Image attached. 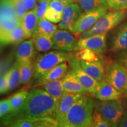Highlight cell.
<instances>
[{
  "label": "cell",
  "mask_w": 127,
  "mask_h": 127,
  "mask_svg": "<svg viewBox=\"0 0 127 127\" xmlns=\"http://www.w3.org/2000/svg\"><path fill=\"white\" fill-rule=\"evenodd\" d=\"M0 70H1V68H0ZM0 72H1V71H0Z\"/></svg>",
  "instance_id": "46"
},
{
  "label": "cell",
  "mask_w": 127,
  "mask_h": 127,
  "mask_svg": "<svg viewBox=\"0 0 127 127\" xmlns=\"http://www.w3.org/2000/svg\"><path fill=\"white\" fill-rule=\"evenodd\" d=\"M29 94L28 89L24 88L21 90L8 98L9 106H10V112H15L22 107L25 99Z\"/></svg>",
  "instance_id": "23"
},
{
  "label": "cell",
  "mask_w": 127,
  "mask_h": 127,
  "mask_svg": "<svg viewBox=\"0 0 127 127\" xmlns=\"http://www.w3.org/2000/svg\"><path fill=\"white\" fill-rule=\"evenodd\" d=\"M99 55L95 53L93 51L89 49H83V50L78 51L75 54V57L80 60H84L86 61H94L100 60Z\"/></svg>",
  "instance_id": "31"
},
{
  "label": "cell",
  "mask_w": 127,
  "mask_h": 127,
  "mask_svg": "<svg viewBox=\"0 0 127 127\" xmlns=\"http://www.w3.org/2000/svg\"><path fill=\"white\" fill-rule=\"evenodd\" d=\"M55 101L43 88L31 90L22 107L15 112H9L4 120L36 119L45 117L54 118Z\"/></svg>",
  "instance_id": "1"
},
{
  "label": "cell",
  "mask_w": 127,
  "mask_h": 127,
  "mask_svg": "<svg viewBox=\"0 0 127 127\" xmlns=\"http://www.w3.org/2000/svg\"><path fill=\"white\" fill-rule=\"evenodd\" d=\"M47 1H48V2H50V1H51V0H47Z\"/></svg>",
  "instance_id": "45"
},
{
  "label": "cell",
  "mask_w": 127,
  "mask_h": 127,
  "mask_svg": "<svg viewBox=\"0 0 127 127\" xmlns=\"http://www.w3.org/2000/svg\"><path fill=\"white\" fill-rule=\"evenodd\" d=\"M11 2L19 18L21 21L22 19L27 12L24 5L23 0H11Z\"/></svg>",
  "instance_id": "35"
},
{
  "label": "cell",
  "mask_w": 127,
  "mask_h": 127,
  "mask_svg": "<svg viewBox=\"0 0 127 127\" xmlns=\"http://www.w3.org/2000/svg\"><path fill=\"white\" fill-rule=\"evenodd\" d=\"M72 57V54L60 50L52 51L39 55L34 63V79H38L61 63L70 61Z\"/></svg>",
  "instance_id": "3"
},
{
  "label": "cell",
  "mask_w": 127,
  "mask_h": 127,
  "mask_svg": "<svg viewBox=\"0 0 127 127\" xmlns=\"http://www.w3.org/2000/svg\"><path fill=\"white\" fill-rule=\"evenodd\" d=\"M82 95L84 94L64 92L61 99L57 104L54 114V118L58 121L59 124L65 118L71 106Z\"/></svg>",
  "instance_id": "14"
},
{
  "label": "cell",
  "mask_w": 127,
  "mask_h": 127,
  "mask_svg": "<svg viewBox=\"0 0 127 127\" xmlns=\"http://www.w3.org/2000/svg\"><path fill=\"white\" fill-rule=\"evenodd\" d=\"M21 75V84L27 85L34 74V64L32 61H18Z\"/></svg>",
  "instance_id": "24"
},
{
  "label": "cell",
  "mask_w": 127,
  "mask_h": 127,
  "mask_svg": "<svg viewBox=\"0 0 127 127\" xmlns=\"http://www.w3.org/2000/svg\"><path fill=\"white\" fill-rule=\"evenodd\" d=\"M80 63L82 69L88 75L98 81L103 80L105 76V69L101 60L90 62L80 60Z\"/></svg>",
  "instance_id": "18"
},
{
  "label": "cell",
  "mask_w": 127,
  "mask_h": 127,
  "mask_svg": "<svg viewBox=\"0 0 127 127\" xmlns=\"http://www.w3.org/2000/svg\"><path fill=\"white\" fill-rule=\"evenodd\" d=\"M63 13L60 12L52 8L48 7L46 11L44 18L53 23H60L62 20Z\"/></svg>",
  "instance_id": "32"
},
{
  "label": "cell",
  "mask_w": 127,
  "mask_h": 127,
  "mask_svg": "<svg viewBox=\"0 0 127 127\" xmlns=\"http://www.w3.org/2000/svg\"><path fill=\"white\" fill-rule=\"evenodd\" d=\"M60 1L63 2L64 4H65L66 5L75 2V0H60Z\"/></svg>",
  "instance_id": "42"
},
{
  "label": "cell",
  "mask_w": 127,
  "mask_h": 127,
  "mask_svg": "<svg viewBox=\"0 0 127 127\" xmlns=\"http://www.w3.org/2000/svg\"><path fill=\"white\" fill-rule=\"evenodd\" d=\"M25 39L24 31L21 24L14 29L3 40L0 42V45H7L9 44H17L21 42Z\"/></svg>",
  "instance_id": "28"
},
{
  "label": "cell",
  "mask_w": 127,
  "mask_h": 127,
  "mask_svg": "<svg viewBox=\"0 0 127 127\" xmlns=\"http://www.w3.org/2000/svg\"><path fill=\"white\" fill-rule=\"evenodd\" d=\"M37 1L38 0H23L24 7L27 12L33 9L37 4Z\"/></svg>",
  "instance_id": "40"
},
{
  "label": "cell",
  "mask_w": 127,
  "mask_h": 127,
  "mask_svg": "<svg viewBox=\"0 0 127 127\" xmlns=\"http://www.w3.org/2000/svg\"><path fill=\"white\" fill-rule=\"evenodd\" d=\"M123 105H124V107L125 109L127 110V99H125L124 101H123Z\"/></svg>",
  "instance_id": "43"
},
{
  "label": "cell",
  "mask_w": 127,
  "mask_h": 127,
  "mask_svg": "<svg viewBox=\"0 0 127 127\" xmlns=\"http://www.w3.org/2000/svg\"><path fill=\"white\" fill-rule=\"evenodd\" d=\"M38 21L35 8L26 12L21 21L24 31L25 39L30 38L33 36L37 27Z\"/></svg>",
  "instance_id": "19"
},
{
  "label": "cell",
  "mask_w": 127,
  "mask_h": 127,
  "mask_svg": "<svg viewBox=\"0 0 127 127\" xmlns=\"http://www.w3.org/2000/svg\"><path fill=\"white\" fill-rule=\"evenodd\" d=\"M8 91L13 90L21 84V75L19 63L16 61L7 72Z\"/></svg>",
  "instance_id": "26"
},
{
  "label": "cell",
  "mask_w": 127,
  "mask_h": 127,
  "mask_svg": "<svg viewBox=\"0 0 127 127\" xmlns=\"http://www.w3.org/2000/svg\"><path fill=\"white\" fill-rule=\"evenodd\" d=\"M33 41L35 48L39 52H45L48 51L53 47L52 37L42 35H33Z\"/></svg>",
  "instance_id": "27"
},
{
  "label": "cell",
  "mask_w": 127,
  "mask_h": 127,
  "mask_svg": "<svg viewBox=\"0 0 127 127\" xmlns=\"http://www.w3.org/2000/svg\"><path fill=\"white\" fill-rule=\"evenodd\" d=\"M95 102L93 98L82 95L75 101L59 124L61 127H91Z\"/></svg>",
  "instance_id": "2"
},
{
  "label": "cell",
  "mask_w": 127,
  "mask_h": 127,
  "mask_svg": "<svg viewBox=\"0 0 127 127\" xmlns=\"http://www.w3.org/2000/svg\"><path fill=\"white\" fill-rule=\"evenodd\" d=\"M94 96L99 101H111L120 99L122 93L106 82L105 80H102L99 82Z\"/></svg>",
  "instance_id": "16"
},
{
  "label": "cell",
  "mask_w": 127,
  "mask_h": 127,
  "mask_svg": "<svg viewBox=\"0 0 127 127\" xmlns=\"http://www.w3.org/2000/svg\"><path fill=\"white\" fill-rule=\"evenodd\" d=\"M94 108L99 111L113 127H117L125 112L123 101L120 99L98 101L95 102Z\"/></svg>",
  "instance_id": "6"
},
{
  "label": "cell",
  "mask_w": 127,
  "mask_h": 127,
  "mask_svg": "<svg viewBox=\"0 0 127 127\" xmlns=\"http://www.w3.org/2000/svg\"><path fill=\"white\" fill-rule=\"evenodd\" d=\"M120 52V54H118L116 58V61L127 69V50Z\"/></svg>",
  "instance_id": "39"
},
{
  "label": "cell",
  "mask_w": 127,
  "mask_h": 127,
  "mask_svg": "<svg viewBox=\"0 0 127 127\" xmlns=\"http://www.w3.org/2000/svg\"><path fill=\"white\" fill-rule=\"evenodd\" d=\"M68 71V65L67 61L64 62L52 68L44 75H41L36 79V84L35 86L40 87L42 84L47 82L63 79Z\"/></svg>",
  "instance_id": "15"
},
{
  "label": "cell",
  "mask_w": 127,
  "mask_h": 127,
  "mask_svg": "<svg viewBox=\"0 0 127 127\" xmlns=\"http://www.w3.org/2000/svg\"><path fill=\"white\" fill-rule=\"evenodd\" d=\"M49 2L47 0H38V3L34 8L38 20L44 18L46 11L48 7Z\"/></svg>",
  "instance_id": "34"
},
{
  "label": "cell",
  "mask_w": 127,
  "mask_h": 127,
  "mask_svg": "<svg viewBox=\"0 0 127 127\" xmlns=\"http://www.w3.org/2000/svg\"><path fill=\"white\" fill-rule=\"evenodd\" d=\"M64 91L73 94H85L87 91L78 81L70 71H68L66 75L62 79Z\"/></svg>",
  "instance_id": "21"
},
{
  "label": "cell",
  "mask_w": 127,
  "mask_h": 127,
  "mask_svg": "<svg viewBox=\"0 0 127 127\" xmlns=\"http://www.w3.org/2000/svg\"><path fill=\"white\" fill-rule=\"evenodd\" d=\"M92 127H110L112 126L99 111L94 109L92 118Z\"/></svg>",
  "instance_id": "30"
},
{
  "label": "cell",
  "mask_w": 127,
  "mask_h": 127,
  "mask_svg": "<svg viewBox=\"0 0 127 127\" xmlns=\"http://www.w3.org/2000/svg\"><path fill=\"white\" fill-rule=\"evenodd\" d=\"M110 50L120 52L127 50V23L121 25L113 35Z\"/></svg>",
  "instance_id": "17"
},
{
  "label": "cell",
  "mask_w": 127,
  "mask_h": 127,
  "mask_svg": "<svg viewBox=\"0 0 127 127\" xmlns=\"http://www.w3.org/2000/svg\"><path fill=\"white\" fill-rule=\"evenodd\" d=\"M65 6L66 5L64 4L61 1H60V0H51L49 2L48 7L52 8L57 11L63 13L64 9Z\"/></svg>",
  "instance_id": "37"
},
{
  "label": "cell",
  "mask_w": 127,
  "mask_h": 127,
  "mask_svg": "<svg viewBox=\"0 0 127 127\" xmlns=\"http://www.w3.org/2000/svg\"><path fill=\"white\" fill-rule=\"evenodd\" d=\"M69 64L71 68L69 71L71 74L88 93L94 95L100 81H98L85 72L81 65L80 60L75 56L72 57L69 61Z\"/></svg>",
  "instance_id": "8"
},
{
  "label": "cell",
  "mask_w": 127,
  "mask_h": 127,
  "mask_svg": "<svg viewBox=\"0 0 127 127\" xmlns=\"http://www.w3.org/2000/svg\"><path fill=\"white\" fill-rule=\"evenodd\" d=\"M127 17V9L107 12L97 21L91 29L79 35V38L107 32L115 28Z\"/></svg>",
  "instance_id": "4"
},
{
  "label": "cell",
  "mask_w": 127,
  "mask_h": 127,
  "mask_svg": "<svg viewBox=\"0 0 127 127\" xmlns=\"http://www.w3.org/2000/svg\"><path fill=\"white\" fill-rule=\"evenodd\" d=\"M10 112V106L8 99L0 101V118Z\"/></svg>",
  "instance_id": "36"
},
{
  "label": "cell",
  "mask_w": 127,
  "mask_h": 127,
  "mask_svg": "<svg viewBox=\"0 0 127 127\" xmlns=\"http://www.w3.org/2000/svg\"><path fill=\"white\" fill-rule=\"evenodd\" d=\"M107 32L94 35L88 37L81 38L76 42L74 50L79 51L83 49H89L98 55H101L106 50V37Z\"/></svg>",
  "instance_id": "10"
},
{
  "label": "cell",
  "mask_w": 127,
  "mask_h": 127,
  "mask_svg": "<svg viewBox=\"0 0 127 127\" xmlns=\"http://www.w3.org/2000/svg\"><path fill=\"white\" fill-rule=\"evenodd\" d=\"M105 81L120 93H124L127 82V68L118 62L112 63L108 68Z\"/></svg>",
  "instance_id": "9"
},
{
  "label": "cell",
  "mask_w": 127,
  "mask_h": 127,
  "mask_svg": "<svg viewBox=\"0 0 127 127\" xmlns=\"http://www.w3.org/2000/svg\"><path fill=\"white\" fill-rule=\"evenodd\" d=\"M84 12H88L102 7H108L106 0H75Z\"/></svg>",
  "instance_id": "29"
},
{
  "label": "cell",
  "mask_w": 127,
  "mask_h": 127,
  "mask_svg": "<svg viewBox=\"0 0 127 127\" xmlns=\"http://www.w3.org/2000/svg\"><path fill=\"white\" fill-rule=\"evenodd\" d=\"M35 56L33 39L22 42L17 48L16 58L18 61H32Z\"/></svg>",
  "instance_id": "20"
},
{
  "label": "cell",
  "mask_w": 127,
  "mask_h": 127,
  "mask_svg": "<svg viewBox=\"0 0 127 127\" xmlns=\"http://www.w3.org/2000/svg\"><path fill=\"white\" fill-rule=\"evenodd\" d=\"M83 11L78 3L74 2L66 5L63 11V16L58 27L60 29L69 31L77 21Z\"/></svg>",
  "instance_id": "13"
},
{
  "label": "cell",
  "mask_w": 127,
  "mask_h": 127,
  "mask_svg": "<svg viewBox=\"0 0 127 127\" xmlns=\"http://www.w3.org/2000/svg\"><path fill=\"white\" fill-rule=\"evenodd\" d=\"M52 38L53 41L52 48L66 52L74 50L77 42L72 33L66 30H58Z\"/></svg>",
  "instance_id": "12"
},
{
  "label": "cell",
  "mask_w": 127,
  "mask_h": 127,
  "mask_svg": "<svg viewBox=\"0 0 127 127\" xmlns=\"http://www.w3.org/2000/svg\"><path fill=\"white\" fill-rule=\"evenodd\" d=\"M58 30V27L53 24L50 21L44 18L39 20L34 35L39 34L52 37Z\"/></svg>",
  "instance_id": "25"
},
{
  "label": "cell",
  "mask_w": 127,
  "mask_h": 127,
  "mask_svg": "<svg viewBox=\"0 0 127 127\" xmlns=\"http://www.w3.org/2000/svg\"><path fill=\"white\" fill-rule=\"evenodd\" d=\"M111 10L127 9V0H106Z\"/></svg>",
  "instance_id": "33"
},
{
  "label": "cell",
  "mask_w": 127,
  "mask_h": 127,
  "mask_svg": "<svg viewBox=\"0 0 127 127\" xmlns=\"http://www.w3.org/2000/svg\"><path fill=\"white\" fill-rule=\"evenodd\" d=\"M8 91L7 72L0 77V94L7 93Z\"/></svg>",
  "instance_id": "38"
},
{
  "label": "cell",
  "mask_w": 127,
  "mask_h": 127,
  "mask_svg": "<svg viewBox=\"0 0 127 127\" xmlns=\"http://www.w3.org/2000/svg\"><path fill=\"white\" fill-rule=\"evenodd\" d=\"M124 94H125V95H126L127 97V84H126V85H125V87Z\"/></svg>",
  "instance_id": "44"
},
{
  "label": "cell",
  "mask_w": 127,
  "mask_h": 127,
  "mask_svg": "<svg viewBox=\"0 0 127 127\" xmlns=\"http://www.w3.org/2000/svg\"><path fill=\"white\" fill-rule=\"evenodd\" d=\"M108 9V7H105L91 11L83 12L69 31L75 35L87 31L93 27L102 15L107 13Z\"/></svg>",
  "instance_id": "7"
},
{
  "label": "cell",
  "mask_w": 127,
  "mask_h": 127,
  "mask_svg": "<svg viewBox=\"0 0 127 127\" xmlns=\"http://www.w3.org/2000/svg\"><path fill=\"white\" fill-rule=\"evenodd\" d=\"M21 24L11 0H0V42Z\"/></svg>",
  "instance_id": "5"
},
{
  "label": "cell",
  "mask_w": 127,
  "mask_h": 127,
  "mask_svg": "<svg viewBox=\"0 0 127 127\" xmlns=\"http://www.w3.org/2000/svg\"><path fill=\"white\" fill-rule=\"evenodd\" d=\"M41 86L54 99L57 105L64 93L62 79L45 82Z\"/></svg>",
  "instance_id": "22"
},
{
  "label": "cell",
  "mask_w": 127,
  "mask_h": 127,
  "mask_svg": "<svg viewBox=\"0 0 127 127\" xmlns=\"http://www.w3.org/2000/svg\"><path fill=\"white\" fill-rule=\"evenodd\" d=\"M117 127H127V111L125 112L124 114L121 119V120L118 124Z\"/></svg>",
  "instance_id": "41"
},
{
  "label": "cell",
  "mask_w": 127,
  "mask_h": 127,
  "mask_svg": "<svg viewBox=\"0 0 127 127\" xmlns=\"http://www.w3.org/2000/svg\"><path fill=\"white\" fill-rule=\"evenodd\" d=\"M5 124L15 127H57L59 123L54 118L45 117L36 119H14L4 120Z\"/></svg>",
  "instance_id": "11"
}]
</instances>
